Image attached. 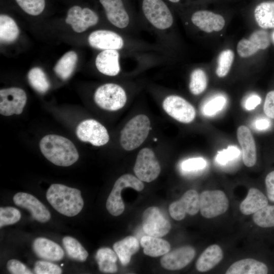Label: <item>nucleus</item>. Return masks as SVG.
Segmentation results:
<instances>
[{"instance_id": "9d476101", "label": "nucleus", "mask_w": 274, "mask_h": 274, "mask_svg": "<svg viewBox=\"0 0 274 274\" xmlns=\"http://www.w3.org/2000/svg\"><path fill=\"white\" fill-rule=\"evenodd\" d=\"M133 171L136 177L143 182H151L157 179L161 168L152 149L145 148L139 151Z\"/></svg>"}, {"instance_id": "6e6552de", "label": "nucleus", "mask_w": 274, "mask_h": 274, "mask_svg": "<svg viewBox=\"0 0 274 274\" xmlns=\"http://www.w3.org/2000/svg\"><path fill=\"white\" fill-rule=\"evenodd\" d=\"M131 188L142 191L144 187L142 181L131 174H125L119 177L115 182L106 202V208L112 215L117 216L122 214L124 210V204L121 193L123 189Z\"/></svg>"}, {"instance_id": "b1692460", "label": "nucleus", "mask_w": 274, "mask_h": 274, "mask_svg": "<svg viewBox=\"0 0 274 274\" xmlns=\"http://www.w3.org/2000/svg\"><path fill=\"white\" fill-rule=\"evenodd\" d=\"M223 253L221 247L216 244L207 248L198 258L195 266L200 272L210 270L223 259Z\"/></svg>"}, {"instance_id": "f03ea898", "label": "nucleus", "mask_w": 274, "mask_h": 274, "mask_svg": "<svg viewBox=\"0 0 274 274\" xmlns=\"http://www.w3.org/2000/svg\"><path fill=\"white\" fill-rule=\"evenodd\" d=\"M140 20L143 28L157 38L159 45L167 49L169 34L174 25V17L164 0H141Z\"/></svg>"}, {"instance_id": "5701e85b", "label": "nucleus", "mask_w": 274, "mask_h": 274, "mask_svg": "<svg viewBox=\"0 0 274 274\" xmlns=\"http://www.w3.org/2000/svg\"><path fill=\"white\" fill-rule=\"evenodd\" d=\"M32 249L38 257L47 261H59L64 255L59 245L45 237L36 238L32 243Z\"/></svg>"}, {"instance_id": "58836bf2", "label": "nucleus", "mask_w": 274, "mask_h": 274, "mask_svg": "<svg viewBox=\"0 0 274 274\" xmlns=\"http://www.w3.org/2000/svg\"><path fill=\"white\" fill-rule=\"evenodd\" d=\"M21 213L16 208L7 207L0 208V227L16 223L21 218Z\"/></svg>"}, {"instance_id": "bb28decb", "label": "nucleus", "mask_w": 274, "mask_h": 274, "mask_svg": "<svg viewBox=\"0 0 274 274\" xmlns=\"http://www.w3.org/2000/svg\"><path fill=\"white\" fill-rule=\"evenodd\" d=\"M113 249L121 264L127 265L130 261L131 256L139 251L140 244L136 237L128 236L114 243Z\"/></svg>"}, {"instance_id": "39448f33", "label": "nucleus", "mask_w": 274, "mask_h": 274, "mask_svg": "<svg viewBox=\"0 0 274 274\" xmlns=\"http://www.w3.org/2000/svg\"><path fill=\"white\" fill-rule=\"evenodd\" d=\"M46 198L55 210L68 217L78 214L84 206L81 191L62 184H52L47 191Z\"/></svg>"}, {"instance_id": "1a4fd4ad", "label": "nucleus", "mask_w": 274, "mask_h": 274, "mask_svg": "<svg viewBox=\"0 0 274 274\" xmlns=\"http://www.w3.org/2000/svg\"><path fill=\"white\" fill-rule=\"evenodd\" d=\"M228 207V199L221 190H206L199 195V211L204 218L210 219L223 214Z\"/></svg>"}, {"instance_id": "3c124183", "label": "nucleus", "mask_w": 274, "mask_h": 274, "mask_svg": "<svg viewBox=\"0 0 274 274\" xmlns=\"http://www.w3.org/2000/svg\"><path fill=\"white\" fill-rule=\"evenodd\" d=\"M272 39H273V41H274V31H273V33H272Z\"/></svg>"}, {"instance_id": "9b49d317", "label": "nucleus", "mask_w": 274, "mask_h": 274, "mask_svg": "<svg viewBox=\"0 0 274 274\" xmlns=\"http://www.w3.org/2000/svg\"><path fill=\"white\" fill-rule=\"evenodd\" d=\"M76 134L82 142H88L94 146L106 145L109 141V135L106 127L94 119L82 121L77 126Z\"/></svg>"}, {"instance_id": "8fccbe9b", "label": "nucleus", "mask_w": 274, "mask_h": 274, "mask_svg": "<svg viewBox=\"0 0 274 274\" xmlns=\"http://www.w3.org/2000/svg\"><path fill=\"white\" fill-rule=\"evenodd\" d=\"M172 4H177L180 2L181 0H166Z\"/></svg>"}, {"instance_id": "2f4dec72", "label": "nucleus", "mask_w": 274, "mask_h": 274, "mask_svg": "<svg viewBox=\"0 0 274 274\" xmlns=\"http://www.w3.org/2000/svg\"><path fill=\"white\" fill-rule=\"evenodd\" d=\"M19 30L15 21L7 15H0V40L3 43H11L15 41Z\"/></svg>"}, {"instance_id": "c756f323", "label": "nucleus", "mask_w": 274, "mask_h": 274, "mask_svg": "<svg viewBox=\"0 0 274 274\" xmlns=\"http://www.w3.org/2000/svg\"><path fill=\"white\" fill-rule=\"evenodd\" d=\"M117 256L116 252L109 248L99 249L95 256L99 270L104 273L116 272Z\"/></svg>"}, {"instance_id": "a19ab883", "label": "nucleus", "mask_w": 274, "mask_h": 274, "mask_svg": "<svg viewBox=\"0 0 274 274\" xmlns=\"http://www.w3.org/2000/svg\"><path fill=\"white\" fill-rule=\"evenodd\" d=\"M241 154L239 149L236 146H228L221 151H218L215 157V161L221 165H225L237 158Z\"/></svg>"}, {"instance_id": "49530a36", "label": "nucleus", "mask_w": 274, "mask_h": 274, "mask_svg": "<svg viewBox=\"0 0 274 274\" xmlns=\"http://www.w3.org/2000/svg\"><path fill=\"white\" fill-rule=\"evenodd\" d=\"M265 183L268 198L274 202V170L267 174Z\"/></svg>"}, {"instance_id": "473e14b6", "label": "nucleus", "mask_w": 274, "mask_h": 274, "mask_svg": "<svg viewBox=\"0 0 274 274\" xmlns=\"http://www.w3.org/2000/svg\"><path fill=\"white\" fill-rule=\"evenodd\" d=\"M27 77L31 87L39 93H44L50 88V82L40 67H35L30 69Z\"/></svg>"}, {"instance_id": "4be33fe9", "label": "nucleus", "mask_w": 274, "mask_h": 274, "mask_svg": "<svg viewBox=\"0 0 274 274\" xmlns=\"http://www.w3.org/2000/svg\"><path fill=\"white\" fill-rule=\"evenodd\" d=\"M237 138L242 148L244 163L247 167L253 166L256 162V148L250 130L246 126H240L237 130Z\"/></svg>"}, {"instance_id": "dca6fc26", "label": "nucleus", "mask_w": 274, "mask_h": 274, "mask_svg": "<svg viewBox=\"0 0 274 274\" xmlns=\"http://www.w3.org/2000/svg\"><path fill=\"white\" fill-rule=\"evenodd\" d=\"M169 213L175 220H183L186 214L196 215L199 211V195L193 189L187 191L181 198L169 206Z\"/></svg>"}, {"instance_id": "cd10ccee", "label": "nucleus", "mask_w": 274, "mask_h": 274, "mask_svg": "<svg viewBox=\"0 0 274 274\" xmlns=\"http://www.w3.org/2000/svg\"><path fill=\"white\" fill-rule=\"evenodd\" d=\"M140 244L144 254L151 257L163 255L170 250V245L167 241L148 235L141 238Z\"/></svg>"}, {"instance_id": "f257e3e1", "label": "nucleus", "mask_w": 274, "mask_h": 274, "mask_svg": "<svg viewBox=\"0 0 274 274\" xmlns=\"http://www.w3.org/2000/svg\"><path fill=\"white\" fill-rule=\"evenodd\" d=\"M88 43L93 48L115 50L129 56L144 55L148 52H158L159 46L145 43L121 32L109 29H97L89 35Z\"/></svg>"}, {"instance_id": "c03bdc74", "label": "nucleus", "mask_w": 274, "mask_h": 274, "mask_svg": "<svg viewBox=\"0 0 274 274\" xmlns=\"http://www.w3.org/2000/svg\"><path fill=\"white\" fill-rule=\"evenodd\" d=\"M7 268L12 274H31L32 271L23 263L16 259H11L7 262Z\"/></svg>"}, {"instance_id": "a878e982", "label": "nucleus", "mask_w": 274, "mask_h": 274, "mask_svg": "<svg viewBox=\"0 0 274 274\" xmlns=\"http://www.w3.org/2000/svg\"><path fill=\"white\" fill-rule=\"evenodd\" d=\"M268 204L267 197L259 190L251 188L249 191L246 197L239 206V210L242 214L249 215Z\"/></svg>"}, {"instance_id": "c9c22d12", "label": "nucleus", "mask_w": 274, "mask_h": 274, "mask_svg": "<svg viewBox=\"0 0 274 274\" xmlns=\"http://www.w3.org/2000/svg\"><path fill=\"white\" fill-rule=\"evenodd\" d=\"M253 220L255 224L261 227L274 226V205L267 204L255 212Z\"/></svg>"}, {"instance_id": "412c9836", "label": "nucleus", "mask_w": 274, "mask_h": 274, "mask_svg": "<svg viewBox=\"0 0 274 274\" xmlns=\"http://www.w3.org/2000/svg\"><path fill=\"white\" fill-rule=\"evenodd\" d=\"M121 52L115 50H101L95 60L97 70L106 76L118 75L121 71Z\"/></svg>"}, {"instance_id": "37998d69", "label": "nucleus", "mask_w": 274, "mask_h": 274, "mask_svg": "<svg viewBox=\"0 0 274 274\" xmlns=\"http://www.w3.org/2000/svg\"><path fill=\"white\" fill-rule=\"evenodd\" d=\"M207 163L206 160L202 157L191 158L183 161L181 168L186 172H196L203 169Z\"/></svg>"}, {"instance_id": "2eb2a0df", "label": "nucleus", "mask_w": 274, "mask_h": 274, "mask_svg": "<svg viewBox=\"0 0 274 274\" xmlns=\"http://www.w3.org/2000/svg\"><path fill=\"white\" fill-rule=\"evenodd\" d=\"M99 20L98 14L92 9L74 6L68 10L65 22L71 25L74 31L81 33L97 25Z\"/></svg>"}, {"instance_id": "c85d7f7f", "label": "nucleus", "mask_w": 274, "mask_h": 274, "mask_svg": "<svg viewBox=\"0 0 274 274\" xmlns=\"http://www.w3.org/2000/svg\"><path fill=\"white\" fill-rule=\"evenodd\" d=\"M255 20L263 29L274 28V1L262 2L254 10Z\"/></svg>"}, {"instance_id": "4468645a", "label": "nucleus", "mask_w": 274, "mask_h": 274, "mask_svg": "<svg viewBox=\"0 0 274 274\" xmlns=\"http://www.w3.org/2000/svg\"><path fill=\"white\" fill-rule=\"evenodd\" d=\"M142 225L144 231L148 235L160 237L169 231L170 222L156 207H150L143 214Z\"/></svg>"}, {"instance_id": "0eeeda50", "label": "nucleus", "mask_w": 274, "mask_h": 274, "mask_svg": "<svg viewBox=\"0 0 274 274\" xmlns=\"http://www.w3.org/2000/svg\"><path fill=\"white\" fill-rule=\"evenodd\" d=\"M93 97L99 107L110 111L122 109L127 100L124 88L119 84L112 83L99 86L95 91Z\"/></svg>"}, {"instance_id": "f704fd0d", "label": "nucleus", "mask_w": 274, "mask_h": 274, "mask_svg": "<svg viewBox=\"0 0 274 274\" xmlns=\"http://www.w3.org/2000/svg\"><path fill=\"white\" fill-rule=\"evenodd\" d=\"M208 78L204 70L200 68L193 70L190 76L189 89L190 92L195 95L202 93L207 88Z\"/></svg>"}, {"instance_id": "79ce46f5", "label": "nucleus", "mask_w": 274, "mask_h": 274, "mask_svg": "<svg viewBox=\"0 0 274 274\" xmlns=\"http://www.w3.org/2000/svg\"><path fill=\"white\" fill-rule=\"evenodd\" d=\"M34 271L37 274H60L62 269L58 265L47 260H40L36 262Z\"/></svg>"}, {"instance_id": "6ab92c4d", "label": "nucleus", "mask_w": 274, "mask_h": 274, "mask_svg": "<svg viewBox=\"0 0 274 274\" xmlns=\"http://www.w3.org/2000/svg\"><path fill=\"white\" fill-rule=\"evenodd\" d=\"M13 201L16 206L28 210L32 217L40 222H46L51 218L47 208L31 194L18 192L14 195Z\"/></svg>"}, {"instance_id": "e433bc0d", "label": "nucleus", "mask_w": 274, "mask_h": 274, "mask_svg": "<svg viewBox=\"0 0 274 274\" xmlns=\"http://www.w3.org/2000/svg\"><path fill=\"white\" fill-rule=\"evenodd\" d=\"M234 54L231 49L222 51L219 55L216 74L219 77L226 76L229 73L233 62Z\"/></svg>"}, {"instance_id": "ea45409f", "label": "nucleus", "mask_w": 274, "mask_h": 274, "mask_svg": "<svg viewBox=\"0 0 274 274\" xmlns=\"http://www.w3.org/2000/svg\"><path fill=\"white\" fill-rule=\"evenodd\" d=\"M226 103L222 95L216 96L208 101L202 107V113L206 116H213L223 109Z\"/></svg>"}, {"instance_id": "f8f14e48", "label": "nucleus", "mask_w": 274, "mask_h": 274, "mask_svg": "<svg viewBox=\"0 0 274 274\" xmlns=\"http://www.w3.org/2000/svg\"><path fill=\"white\" fill-rule=\"evenodd\" d=\"M162 107L165 112L177 121L189 123L196 116L194 107L182 97L177 95H169L164 99Z\"/></svg>"}, {"instance_id": "20e7f679", "label": "nucleus", "mask_w": 274, "mask_h": 274, "mask_svg": "<svg viewBox=\"0 0 274 274\" xmlns=\"http://www.w3.org/2000/svg\"><path fill=\"white\" fill-rule=\"evenodd\" d=\"M43 155L52 163L61 166H68L79 157L74 144L66 138L56 134H48L40 142Z\"/></svg>"}, {"instance_id": "de8ad7c7", "label": "nucleus", "mask_w": 274, "mask_h": 274, "mask_svg": "<svg viewBox=\"0 0 274 274\" xmlns=\"http://www.w3.org/2000/svg\"><path fill=\"white\" fill-rule=\"evenodd\" d=\"M261 101V99L259 95L252 94L247 98L245 107L246 110L249 111L253 110L260 104Z\"/></svg>"}, {"instance_id": "ddd939ff", "label": "nucleus", "mask_w": 274, "mask_h": 274, "mask_svg": "<svg viewBox=\"0 0 274 274\" xmlns=\"http://www.w3.org/2000/svg\"><path fill=\"white\" fill-rule=\"evenodd\" d=\"M27 101L25 92L21 88L10 87L0 90V114L9 116L19 115Z\"/></svg>"}, {"instance_id": "aec40b11", "label": "nucleus", "mask_w": 274, "mask_h": 274, "mask_svg": "<svg viewBox=\"0 0 274 274\" xmlns=\"http://www.w3.org/2000/svg\"><path fill=\"white\" fill-rule=\"evenodd\" d=\"M195 255V250L193 247L184 246L163 255L161 258L160 263L165 269L179 270L189 264Z\"/></svg>"}, {"instance_id": "f3484780", "label": "nucleus", "mask_w": 274, "mask_h": 274, "mask_svg": "<svg viewBox=\"0 0 274 274\" xmlns=\"http://www.w3.org/2000/svg\"><path fill=\"white\" fill-rule=\"evenodd\" d=\"M190 19L194 26L206 33L219 31L225 24V19L222 15L207 10L194 11Z\"/></svg>"}, {"instance_id": "a18cd8bd", "label": "nucleus", "mask_w": 274, "mask_h": 274, "mask_svg": "<svg viewBox=\"0 0 274 274\" xmlns=\"http://www.w3.org/2000/svg\"><path fill=\"white\" fill-rule=\"evenodd\" d=\"M263 110L268 117L274 119V90L267 93L263 106Z\"/></svg>"}, {"instance_id": "7c9ffc66", "label": "nucleus", "mask_w": 274, "mask_h": 274, "mask_svg": "<svg viewBox=\"0 0 274 274\" xmlns=\"http://www.w3.org/2000/svg\"><path fill=\"white\" fill-rule=\"evenodd\" d=\"M77 60L78 56L75 51L65 53L56 63L54 72L62 80L67 79L74 71Z\"/></svg>"}, {"instance_id": "a211bd4d", "label": "nucleus", "mask_w": 274, "mask_h": 274, "mask_svg": "<svg viewBox=\"0 0 274 274\" xmlns=\"http://www.w3.org/2000/svg\"><path fill=\"white\" fill-rule=\"evenodd\" d=\"M268 32L264 30L254 31L248 39L241 40L236 47L238 55L243 58L249 57L259 50H265L270 45Z\"/></svg>"}, {"instance_id": "423d86ee", "label": "nucleus", "mask_w": 274, "mask_h": 274, "mask_svg": "<svg viewBox=\"0 0 274 274\" xmlns=\"http://www.w3.org/2000/svg\"><path fill=\"white\" fill-rule=\"evenodd\" d=\"M150 128V120L146 115L140 114L131 118L121 131L122 148L131 151L139 147L148 137Z\"/></svg>"}, {"instance_id": "4c0bfd02", "label": "nucleus", "mask_w": 274, "mask_h": 274, "mask_svg": "<svg viewBox=\"0 0 274 274\" xmlns=\"http://www.w3.org/2000/svg\"><path fill=\"white\" fill-rule=\"evenodd\" d=\"M26 13L32 16L40 14L45 7V0H15Z\"/></svg>"}, {"instance_id": "09e8293b", "label": "nucleus", "mask_w": 274, "mask_h": 274, "mask_svg": "<svg viewBox=\"0 0 274 274\" xmlns=\"http://www.w3.org/2000/svg\"><path fill=\"white\" fill-rule=\"evenodd\" d=\"M271 124L270 120L266 118L258 119L254 123L255 128L260 131L268 129L270 127Z\"/></svg>"}, {"instance_id": "72a5a7b5", "label": "nucleus", "mask_w": 274, "mask_h": 274, "mask_svg": "<svg viewBox=\"0 0 274 274\" xmlns=\"http://www.w3.org/2000/svg\"><path fill=\"white\" fill-rule=\"evenodd\" d=\"M62 244L70 258L81 262L86 260L88 253L76 238L69 236H65L62 239Z\"/></svg>"}, {"instance_id": "7ed1b4c3", "label": "nucleus", "mask_w": 274, "mask_h": 274, "mask_svg": "<svg viewBox=\"0 0 274 274\" xmlns=\"http://www.w3.org/2000/svg\"><path fill=\"white\" fill-rule=\"evenodd\" d=\"M108 21L120 32L134 37L143 28L126 0H99Z\"/></svg>"}, {"instance_id": "393cba45", "label": "nucleus", "mask_w": 274, "mask_h": 274, "mask_svg": "<svg viewBox=\"0 0 274 274\" xmlns=\"http://www.w3.org/2000/svg\"><path fill=\"white\" fill-rule=\"evenodd\" d=\"M268 268L264 263L247 258L233 263L226 271V274H266Z\"/></svg>"}]
</instances>
